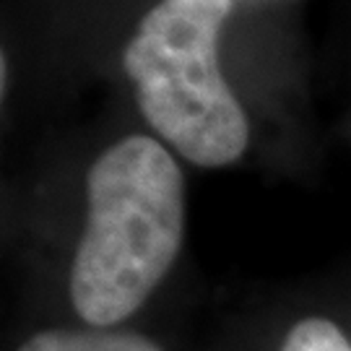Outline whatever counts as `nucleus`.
I'll return each mask as SVG.
<instances>
[{"label":"nucleus","instance_id":"f257e3e1","mask_svg":"<svg viewBox=\"0 0 351 351\" xmlns=\"http://www.w3.org/2000/svg\"><path fill=\"white\" fill-rule=\"evenodd\" d=\"M185 237V180L169 149L128 136L86 175V224L75 245L68 300L81 326L120 328L156 294Z\"/></svg>","mask_w":351,"mask_h":351},{"label":"nucleus","instance_id":"f03ea898","mask_svg":"<svg viewBox=\"0 0 351 351\" xmlns=\"http://www.w3.org/2000/svg\"><path fill=\"white\" fill-rule=\"evenodd\" d=\"M234 0H162L123 55L136 99L154 133L198 167L242 159L250 123L219 68L221 24Z\"/></svg>","mask_w":351,"mask_h":351},{"label":"nucleus","instance_id":"7ed1b4c3","mask_svg":"<svg viewBox=\"0 0 351 351\" xmlns=\"http://www.w3.org/2000/svg\"><path fill=\"white\" fill-rule=\"evenodd\" d=\"M16 351H167L146 333L123 328H45L19 343Z\"/></svg>","mask_w":351,"mask_h":351},{"label":"nucleus","instance_id":"20e7f679","mask_svg":"<svg viewBox=\"0 0 351 351\" xmlns=\"http://www.w3.org/2000/svg\"><path fill=\"white\" fill-rule=\"evenodd\" d=\"M278 351H351V336L328 315H304L287 328Z\"/></svg>","mask_w":351,"mask_h":351}]
</instances>
